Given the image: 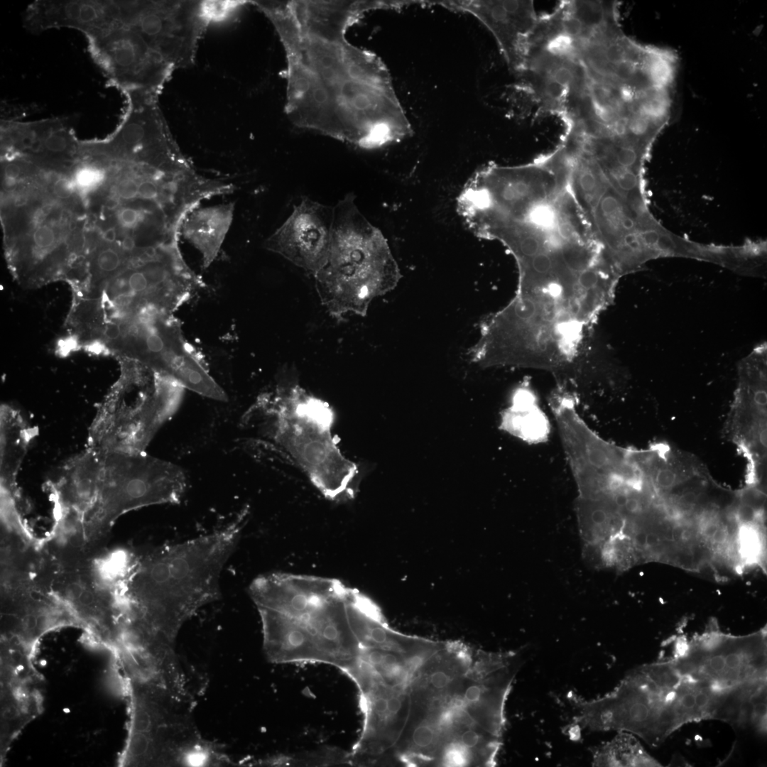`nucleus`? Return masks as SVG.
I'll use <instances>...</instances> for the list:
<instances>
[{
    "label": "nucleus",
    "mask_w": 767,
    "mask_h": 767,
    "mask_svg": "<svg viewBox=\"0 0 767 767\" xmlns=\"http://www.w3.org/2000/svg\"><path fill=\"white\" fill-rule=\"evenodd\" d=\"M234 209V202L198 207L184 220L181 236L200 253L204 268L217 257L232 226Z\"/></svg>",
    "instance_id": "nucleus-21"
},
{
    "label": "nucleus",
    "mask_w": 767,
    "mask_h": 767,
    "mask_svg": "<svg viewBox=\"0 0 767 767\" xmlns=\"http://www.w3.org/2000/svg\"><path fill=\"white\" fill-rule=\"evenodd\" d=\"M443 6L469 13L491 33L509 70L523 67L530 38L538 21L533 1H442Z\"/></svg>",
    "instance_id": "nucleus-18"
},
{
    "label": "nucleus",
    "mask_w": 767,
    "mask_h": 767,
    "mask_svg": "<svg viewBox=\"0 0 767 767\" xmlns=\"http://www.w3.org/2000/svg\"><path fill=\"white\" fill-rule=\"evenodd\" d=\"M573 194L590 229L621 276L646 263L645 242L655 231L650 215L636 210L587 154L565 148Z\"/></svg>",
    "instance_id": "nucleus-9"
},
{
    "label": "nucleus",
    "mask_w": 767,
    "mask_h": 767,
    "mask_svg": "<svg viewBox=\"0 0 767 767\" xmlns=\"http://www.w3.org/2000/svg\"><path fill=\"white\" fill-rule=\"evenodd\" d=\"M32 431L23 417L11 408L1 411V479L11 486L31 437Z\"/></svg>",
    "instance_id": "nucleus-22"
},
{
    "label": "nucleus",
    "mask_w": 767,
    "mask_h": 767,
    "mask_svg": "<svg viewBox=\"0 0 767 767\" xmlns=\"http://www.w3.org/2000/svg\"><path fill=\"white\" fill-rule=\"evenodd\" d=\"M348 193L334 207L330 250L314 276L319 298L330 315L364 316L371 303L392 290L401 275L386 239Z\"/></svg>",
    "instance_id": "nucleus-7"
},
{
    "label": "nucleus",
    "mask_w": 767,
    "mask_h": 767,
    "mask_svg": "<svg viewBox=\"0 0 767 767\" xmlns=\"http://www.w3.org/2000/svg\"><path fill=\"white\" fill-rule=\"evenodd\" d=\"M80 601L84 604H89L92 602V599L90 594H82L81 595Z\"/></svg>",
    "instance_id": "nucleus-31"
},
{
    "label": "nucleus",
    "mask_w": 767,
    "mask_h": 767,
    "mask_svg": "<svg viewBox=\"0 0 767 767\" xmlns=\"http://www.w3.org/2000/svg\"><path fill=\"white\" fill-rule=\"evenodd\" d=\"M102 348L103 347L100 343H93L89 346L90 351L94 353H100L102 352Z\"/></svg>",
    "instance_id": "nucleus-29"
},
{
    "label": "nucleus",
    "mask_w": 767,
    "mask_h": 767,
    "mask_svg": "<svg viewBox=\"0 0 767 767\" xmlns=\"http://www.w3.org/2000/svg\"><path fill=\"white\" fill-rule=\"evenodd\" d=\"M80 141L68 118L1 121V156H18L44 170L70 174L81 157Z\"/></svg>",
    "instance_id": "nucleus-16"
},
{
    "label": "nucleus",
    "mask_w": 767,
    "mask_h": 767,
    "mask_svg": "<svg viewBox=\"0 0 767 767\" xmlns=\"http://www.w3.org/2000/svg\"><path fill=\"white\" fill-rule=\"evenodd\" d=\"M1 202L5 247L13 262L42 271L82 263L93 227L81 196L59 197L36 170L2 186Z\"/></svg>",
    "instance_id": "nucleus-5"
},
{
    "label": "nucleus",
    "mask_w": 767,
    "mask_h": 767,
    "mask_svg": "<svg viewBox=\"0 0 767 767\" xmlns=\"http://www.w3.org/2000/svg\"><path fill=\"white\" fill-rule=\"evenodd\" d=\"M512 403V406L506 413V428L530 442H540L545 438L548 432V422L530 390L519 388L514 394Z\"/></svg>",
    "instance_id": "nucleus-24"
},
{
    "label": "nucleus",
    "mask_w": 767,
    "mask_h": 767,
    "mask_svg": "<svg viewBox=\"0 0 767 767\" xmlns=\"http://www.w3.org/2000/svg\"><path fill=\"white\" fill-rule=\"evenodd\" d=\"M102 456V451L88 446L61 467L55 485L67 510L88 511L93 506L100 484Z\"/></svg>",
    "instance_id": "nucleus-20"
},
{
    "label": "nucleus",
    "mask_w": 767,
    "mask_h": 767,
    "mask_svg": "<svg viewBox=\"0 0 767 767\" xmlns=\"http://www.w3.org/2000/svg\"><path fill=\"white\" fill-rule=\"evenodd\" d=\"M119 325L127 353L151 371L203 396L227 401L224 391L204 367L172 314L143 309L128 314Z\"/></svg>",
    "instance_id": "nucleus-10"
},
{
    "label": "nucleus",
    "mask_w": 767,
    "mask_h": 767,
    "mask_svg": "<svg viewBox=\"0 0 767 767\" xmlns=\"http://www.w3.org/2000/svg\"><path fill=\"white\" fill-rule=\"evenodd\" d=\"M85 38L93 61L123 94L159 96L175 70L139 33L122 23Z\"/></svg>",
    "instance_id": "nucleus-14"
},
{
    "label": "nucleus",
    "mask_w": 767,
    "mask_h": 767,
    "mask_svg": "<svg viewBox=\"0 0 767 767\" xmlns=\"http://www.w3.org/2000/svg\"><path fill=\"white\" fill-rule=\"evenodd\" d=\"M575 714L568 730L618 731L657 746L693 722L689 685L672 659L629 673L611 692L592 700L569 695Z\"/></svg>",
    "instance_id": "nucleus-6"
},
{
    "label": "nucleus",
    "mask_w": 767,
    "mask_h": 767,
    "mask_svg": "<svg viewBox=\"0 0 767 767\" xmlns=\"http://www.w3.org/2000/svg\"><path fill=\"white\" fill-rule=\"evenodd\" d=\"M16 710L14 709L8 708L4 712V717L5 718H13L16 715Z\"/></svg>",
    "instance_id": "nucleus-32"
},
{
    "label": "nucleus",
    "mask_w": 767,
    "mask_h": 767,
    "mask_svg": "<svg viewBox=\"0 0 767 767\" xmlns=\"http://www.w3.org/2000/svg\"><path fill=\"white\" fill-rule=\"evenodd\" d=\"M680 663L695 679L723 693L766 681V633L733 636L713 629L687 641Z\"/></svg>",
    "instance_id": "nucleus-13"
},
{
    "label": "nucleus",
    "mask_w": 767,
    "mask_h": 767,
    "mask_svg": "<svg viewBox=\"0 0 767 767\" xmlns=\"http://www.w3.org/2000/svg\"><path fill=\"white\" fill-rule=\"evenodd\" d=\"M242 518L207 535L163 547L140 565L132 581L134 617L160 640L175 645L183 625L219 598V580L241 537Z\"/></svg>",
    "instance_id": "nucleus-4"
},
{
    "label": "nucleus",
    "mask_w": 767,
    "mask_h": 767,
    "mask_svg": "<svg viewBox=\"0 0 767 767\" xmlns=\"http://www.w3.org/2000/svg\"><path fill=\"white\" fill-rule=\"evenodd\" d=\"M273 24L286 63L285 113L296 126L365 149L398 142L412 127L390 73L347 30L387 1H252Z\"/></svg>",
    "instance_id": "nucleus-1"
},
{
    "label": "nucleus",
    "mask_w": 767,
    "mask_h": 767,
    "mask_svg": "<svg viewBox=\"0 0 767 767\" xmlns=\"http://www.w3.org/2000/svg\"><path fill=\"white\" fill-rule=\"evenodd\" d=\"M26 624L28 629H33L36 624V620L33 616L28 617L26 620Z\"/></svg>",
    "instance_id": "nucleus-33"
},
{
    "label": "nucleus",
    "mask_w": 767,
    "mask_h": 767,
    "mask_svg": "<svg viewBox=\"0 0 767 767\" xmlns=\"http://www.w3.org/2000/svg\"><path fill=\"white\" fill-rule=\"evenodd\" d=\"M104 336L109 340L116 341L120 339L121 332L119 324L110 323L105 327Z\"/></svg>",
    "instance_id": "nucleus-27"
},
{
    "label": "nucleus",
    "mask_w": 767,
    "mask_h": 767,
    "mask_svg": "<svg viewBox=\"0 0 767 767\" xmlns=\"http://www.w3.org/2000/svg\"><path fill=\"white\" fill-rule=\"evenodd\" d=\"M676 473L670 468L661 467L658 469L654 476L656 485L662 489L672 488L677 482Z\"/></svg>",
    "instance_id": "nucleus-26"
},
{
    "label": "nucleus",
    "mask_w": 767,
    "mask_h": 767,
    "mask_svg": "<svg viewBox=\"0 0 767 767\" xmlns=\"http://www.w3.org/2000/svg\"><path fill=\"white\" fill-rule=\"evenodd\" d=\"M517 670L501 653L478 651L469 668L420 704L403 752L412 766L496 765L506 702Z\"/></svg>",
    "instance_id": "nucleus-2"
},
{
    "label": "nucleus",
    "mask_w": 767,
    "mask_h": 767,
    "mask_svg": "<svg viewBox=\"0 0 767 767\" xmlns=\"http://www.w3.org/2000/svg\"><path fill=\"white\" fill-rule=\"evenodd\" d=\"M75 345V342L72 339L65 340L61 344V346H63L62 349L61 350L62 351L61 352L63 353L64 354H66L67 352H69L70 351V349H72V348Z\"/></svg>",
    "instance_id": "nucleus-28"
},
{
    "label": "nucleus",
    "mask_w": 767,
    "mask_h": 767,
    "mask_svg": "<svg viewBox=\"0 0 767 767\" xmlns=\"http://www.w3.org/2000/svg\"><path fill=\"white\" fill-rule=\"evenodd\" d=\"M119 1L37 0L26 8L23 24L32 33L72 28L85 36L121 24Z\"/></svg>",
    "instance_id": "nucleus-19"
},
{
    "label": "nucleus",
    "mask_w": 767,
    "mask_h": 767,
    "mask_svg": "<svg viewBox=\"0 0 767 767\" xmlns=\"http://www.w3.org/2000/svg\"><path fill=\"white\" fill-rule=\"evenodd\" d=\"M333 214V207L304 197L265 240L264 248L315 276L329 256Z\"/></svg>",
    "instance_id": "nucleus-17"
},
{
    "label": "nucleus",
    "mask_w": 767,
    "mask_h": 767,
    "mask_svg": "<svg viewBox=\"0 0 767 767\" xmlns=\"http://www.w3.org/2000/svg\"><path fill=\"white\" fill-rule=\"evenodd\" d=\"M89 269L97 278H114L129 268L130 259L118 244L104 241L95 231Z\"/></svg>",
    "instance_id": "nucleus-25"
},
{
    "label": "nucleus",
    "mask_w": 767,
    "mask_h": 767,
    "mask_svg": "<svg viewBox=\"0 0 767 767\" xmlns=\"http://www.w3.org/2000/svg\"><path fill=\"white\" fill-rule=\"evenodd\" d=\"M591 752L592 766H661L632 734L626 731H619Z\"/></svg>",
    "instance_id": "nucleus-23"
},
{
    "label": "nucleus",
    "mask_w": 767,
    "mask_h": 767,
    "mask_svg": "<svg viewBox=\"0 0 767 767\" xmlns=\"http://www.w3.org/2000/svg\"><path fill=\"white\" fill-rule=\"evenodd\" d=\"M269 409L276 440L312 485L330 501L352 499L358 469L338 445L329 404L293 386L277 393Z\"/></svg>",
    "instance_id": "nucleus-8"
},
{
    "label": "nucleus",
    "mask_w": 767,
    "mask_h": 767,
    "mask_svg": "<svg viewBox=\"0 0 767 767\" xmlns=\"http://www.w3.org/2000/svg\"><path fill=\"white\" fill-rule=\"evenodd\" d=\"M183 388L163 377L152 392H141L134 401H108L93 421L88 446L101 451H143L173 411Z\"/></svg>",
    "instance_id": "nucleus-15"
},
{
    "label": "nucleus",
    "mask_w": 767,
    "mask_h": 767,
    "mask_svg": "<svg viewBox=\"0 0 767 767\" xmlns=\"http://www.w3.org/2000/svg\"><path fill=\"white\" fill-rule=\"evenodd\" d=\"M102 469L96 500L89 511L113 518L138 507L180 501L185 477L177 465L143 451H102Z\"/></svg>",
    "instance_id": "nucleus-11"
},
{
    "label": "nucleus",
    "mask_w": 767,
    "mask_h": 767,
    "mask_svg": "<svg viewBox=\"0 0 767 767\" xmlns=\"http://www.w3.org/2000/svg\"><path fill=\"white\" fill-rule=\"evenodd\" d=\"M348 586L328 577L266 574L254 596L266 643L282 663H322L342 671L353 664L359 642L348 617Z\"/></svg>",
    "instance_id": "nucleus-3"
},
{
    "label": "nucleus",
    "mask_w": 767,
    "mask_h": 767,
    "mask_svg": "<svg viewBox=\"0 0 767 767\" xmlns=\"http://www.w3.org/2000/svg\"><path fill=\"white\" fill-rule=\"evenodd\" d=\"M121 23L177 70L192 66L210 25L208 1H119Z\"/></svg>",
    "instance_id": "nucleus-12"
},
{
    "label": "nucleus",
    "mask_w": 767,
    "mask_h": 767,
    "mask_svg": "<svg viewBox=\"0 0 767 767\" xmlns=\"http://www.w3.org/2000/svg\"><path fill=\"white\" fill-rule=\"evenodd\" d=\"M759 440L763 447H766V431L763 429L759 433Z\"/></svg>",
    "instance_id": "nucleus-30"
}]
</instances>
